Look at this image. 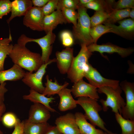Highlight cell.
Segmentation results:
<instances>
[{
    "instance_id": "6da1fadb",
    "label": "cell",
    "mask_w": 134,
    "mask_h": 134,
    "mask_svg": "<svg viewBox=\"0 0 134 134\" xmlns=\"http://www.w3.org/2000/svg\"><path fill=\"white\" fill-rule=\"evenodd\" d=\"M8 55L14 64L30 72L36 71L43 64L40 54L32 52L26 46L17 43L13 45Z\"/></svg>"
},
{
    "instance_id": "7a4b0ae2",
    "label": "cell",
    "mask_w": 134,
    "mask_h": 134,
    "mask_svg": "<svg viewBox=\"0 0 134 134\" xmlns=\"http://www.w3.org/2000/svg\"><path fill=\"white\" fill-rule=\"evenodd\" d=\"M76 102L84 110L86 119L94 126H97L108 134H117L108 130L105 126V123L101 118L99 112L102 110V107L97 102V100L88 97L78 98Z\"/></svg>"
},
{
    "instance_id": "3957f363",
    "label": "cell",
    "mask_w": 134,
    "mask_h": 134,
    "mask_svg": "<svg viewBox=\"0 0 134 134\" xmlns=\"http://www.w3.org/2000/svg\"><path fill=\"white\" fill-rule=\"evenodd\" d=\"M77 55L74 57L70 67L67 73V77L74 83L83 79L89 63V60L92 54L85 44H81Z\"/></svg>"
},
{
    "instance_id": "277c9868",
    "label": "cell",
    "mask_w": 134,
    "mask_h": 134,
    "mask_svg": "<svg viewBox=\"0 0 134 134\" xmlns=\"http://www.w3.org/2000/svg\"><path fill=\"white\" fill-rule=\"evenodd\" d=\"M78 18L77 25L73 27V34L74 38L87 46L93 43L90 34L91 28L90 17L87 12V9L79 5L77 9Z\"/></svg>"
},
{
    "instance_id": "5b68a950",
    "label": "cell",
    "mask_w": 134,
    "mask_h": 134,
    "mask_svg": "<svg viewBox=\"0 0 134 134\" xmlns=\"http://www.w3.org/2000/svg\"><path fill=\"white\" fill-rule=\"evenodd\" d=\"M97 90L98 93H103L106 96V100L101 99L100 100L103 111H107L109 107L115 113L119 112L120 114L126 102L121 96L122 90L120 85L116 88L104 86L98 88Z\"/></svg>"
},
{
    "instance_id": "8992f818",
    "label": "cell",
    "mask_w": 134,
    "mask_h": 134,
    "mask_svg": "<svg viewBox=\"0 0 134 134\" xmlns=\"http://www.w3.org/2000/svg\"><path fill=\"white\" fill-rule=\"evenodd\" d=\"M56 38V35L53 31H50L45 36L37 38H30L25 34H22L18 39L17 43L24 46L30 42H34L37 43L41 49L42 61L43 63H45L50 59L49 57L52 51V45L55 41Z\"/></svg>"
},
{
    "instance_id": "52a82bcc",
    "label": "cell",
    "mask_w": 134,
    "mask_h": 134,
    "mask_svg": "<svg viewBox=\"0 0 134 134\" xmlns=\"http://www.w3.org/2000/svg\"><path fill=\"white\" fill-rule=\"evenodd\" d=\"M56 61V58L50 59L47 63H43L35 73L29 71L26 72L22 79V81L31 89L42 94L45 88L42 83V79L46 73V69L48 65L55 62Z\"/></svg>"
},
{
    "instance_id": "ba28073f",
    "label": "cell",
    "mask_w": 134,
    "mask_h": 134,
    "mask_svg": "<svg viewBox=\"0 0 134 134\" xmlns=\"http://www.w3.org/2000/svg\"><path fill=\"white\" fill-rule=\"evenodd\" d=\"M120 86L125 94L126 99L120 114L126 119L134 120V83L124 80L120 83Z\"/></svg>"
},
{
    "instance_id": "9c48e42d",
    "label": "cell",
    "mask_w": 134,
    "mask_h": 134,
    "mask_svg": "<svg viewBox=\"0 0 134 134\" xmlns=\"http://www.w3.org/2000/svg\"><path fill=\"white\" fill-rule=\"evenodd\" d=\"M84 77L88 80L89 83L97 88L104 86L116 88L119 85V81L104 77L90 64Z\"/></svg>"
},
{
    "instance_id": "30bf717a",
    "label": "cell",
    "mask_w": 134,
    "mask_h": 134,
    "mask_svg": "<svg viewBox=\"0 0 134 134\" xmlns=\"http://www.w3.org/2000/svg\"><path fill=\"white\" fill-rule=\"evenodd\" d=\"M44 16L41 7L33 6L24 16L23 24L32 30L38 31H43Z\"/></svg>"
},
{
    "instance_id": "8fae6325",
    "label": "cell",
    "mask_w": 134,
    "mask_h": 134,
    "mask_svg": "<svg viewBox=\"0 0 134 134\" xmlns=\"http://www.w3.org/2000/svg\"><path fill=\"white\" fill-rule=\"evenodd\" d=\"M56 126L62 134H80L74 114L68 112L57 117Z\"/></svg>"
},
{
    "instance_id": "7c38bea8",
    "label": "cell",
    "mask_w": 134,
    "mask_h": 134,
    "mask_svg": "<svg viewBox=\"0 0 134 134\" xmlns=\"http://www.w3.org/2000/svg\"><path fill=\"white\" fill-rule=\"evenodd\" d=\"M87 47L89 51L91 52H98L101 55L104 53L110 54L117 53L122 58L129 56L134 51L133 48H125L110 43L101 45L92 43L87 46Z\"/></svg>"
},
{
    "instance_id": "4fadbf2b",
    "label": "cell",
    "mask_w": 134,
    "mask_h": 134,
    "mask_svg": "<svg viewBox=\"0 0 134 134\" xmlns=\"http://www.w3.org/2000/svg\"><path fill=\"white\" fill-rule=\"evenodd\" d=\"M70 89L75 98L88 97L97 100L100 98L97 88L83 79L74 83Z\"/></svg>"
},
{
    "instance_id": "5bb4252c",
    "label": "cell",
    "mask_w": 134,
    "mask_h": 134,
    "mask_svg": "<svg viewBox=\"0 0 134 134\" xmlns=\"http://www.w3.org/2000/svg\"><path fill=\"white\" fill-rule=\"evenodd\" d=\"M50 112L44 105L34 103L30 107L27 120L30 122L34 123L47 122L50 117Z\"/></svg>"
},
{
    "instance_id": "9a60e30c",
    "label": "cell",
    "mask_w": 134,
    "mask_h": 134,
    "mask_svg": "<svg viewBox=\"0 0 134 134\" xmlns=\"http://www.w3.org/2000/svg\"><path fill=\"white\" fill-rule=\"evenodd\" d=\"M73 52V48L70 47H67L61 51L56 52V62L61 74L67 73L68 71L74 57Z\"/></svg>"
},
{
    "instance_id": "2e32d148",
    "label": "cell",
    "mask_w": 134,
    "mask_h": 134,
    "mask_svg": "<svg viewBox=\"0 0 134 134\" xmlns=\"http://www.w3.org/2000/svg\"><path fill=\"white\" fill-rule=\"evenodd\" d=\"M119 24L104 23L112 28L111 33L126 38L131 39L134 37V20L131 18L124 19L117 22Z\"/></svg>"
},
{
    "instance_id": "e0dca14e",
    "label": "cell",
    "mask_w": 134,
    "mask_h": 134,
    "mask_svg": "<svg viewBox=\"0 0 134 134\" xmlns=\"http://www.w3.org/2000/svg\"><path fill=\"white\" fill-rule=\"evenodd\" d=\"M67 23L61 11L57 10L49 15L44 16L43 20V31L47 34L50 31H53L59 24Z\"/></svg>"
},
{
    "instance_id": "ac0fdd59",
    "label": "cell",
    "mask_w": 134,
    "mask_h": 134,
    "mask_svg": "<svg viewBox=\"0 0 134 134\" xmlns=\"http://www.w3.org/2000/svg\"><path fill=\"white\" fill-rule=\"evenodd\" d=\"M11 15L6 21L8 24L14 18L25 16L33 6L31 0H14L11 2Z\"/></svg>"
},
{
    "instance_id": "d6986e66",
    "label": "cell",
    "mask_w": 134,
    "mask_h": 134,
    "mask_svg": "<svg viewBox=\"0 0 134 134\" xmlns=\"http://www.w3.org/2000/svg\"><path fill=\"white\" fill-rule=\"evenodd\" d=\"M74 115L80 134H104L103 130L96 128L95 126L89 123L82 113L77 112Z\"/></svg>"
},
{
    "instance_id": "ffe728a7",
    "label": "cell",
    "mask_w": 134,
    "mask_h": 134,
    "mask_svg": "<svg viewBox=\"0 0 134 134\" xmlns=\"http://www.w3.org/2000/svg\"><path fill=\"white\" fill-rule=\"evenodd\" d=\"M71 93V89L66 88L62 90L58 94L60 98L58 108L60 111H65L76 107V100L73 99Z\"/></svg>"
},
{
    "instance_id": "44dd1931",
    "label": "cell",
    "mask_w": 134,
    "mask_h": 134,
    "mask_svg": "<svg viewBox=\"0 0 134 134\" xmlns=\"http://www.w3.org/2000/svg\"><path fill=\"white\" fill-rule=\"evenodd\" d=\"M23 99L29 100L34 103H37L44 105L50 111L55 112L56 111L50 105L55 100V98L52 97H47L42 94L31 89L29 91V94L23 96Z\"/></svg>"
},
{
    "instance_id": "7402d4cb",
    "label": "cell",
    "mask_w": 134,
    "mask_h": 134,
    "mask_svg": "<svg viewBox=\"0 0 134 134\" xmlns=\"http://www.w3.org/2000/svg\"><path fill=\"white\" fill-rule=\"evenodd\" d=\"M26 72L18 66L14 64L10 68L0 71V83L5 81H15L22 79Z\"/></svg>"
},
{
    "instance_id": "603a6c76",
    "label": "cell",
    "mask_w": 134,
    "mask_h": 134,
    "mask_svg": "<svg viewBox=\"0 0 134 134\" xmlns=\"http://www.w3.org/2000/svg\"><path fill=\"white\" fill-rule=\"evenodd\" d=\"M114 0H93L85 5L82 6L86 8L94 10L96 11H104L109 13L112 12Z\"/></svg>"
},
{
    "instance_id": "cb8c5ba5",
    "label": "cell",
    "mask_w": 134,
    "mask_h": 134,
    "mask_svg": "<svg viewBox=\"0 0 134 134\" xmlns=\"http://www.w3.org/2000/svg\"><path fill=\"white\" fill-rule=\"evenodd\" d=\"M46 79L45 87L42 94L45 96H47V97L55 94H58L62 90L66 88L69 85V83L67 82H65L63 84L60 85L56 79H55L54 82H53L49 79L48 75H46Z\"/></svg>"
},
{
    "instance_id": "d4e9b609",
    "label": "cell",
    "mask_w": 134,
    "mask_h": 134,
    "mask_svg": "<svg viewBox=\"0 0 134 134\" xmlns=\"http://www.w3.org/2000/svg\"><path fill=\"white\" fill-rule=\"evenodd\" d=\"M47 122L34 123L24 120V134H44L50 127Z\"/></svg>"
},
{
    "instance_id": "484cf974",
    "label": "cell",
    "mask_w": 134,
    "mask_h": 134,
    "mask_svg": "<svg viewBox=\"0 0 134 134\" xmlns=\"http://www.w3.org/2000/svg\"><path fill=\"white\" fill-rule=\"evenodd\" d=\"M12 41L10 33L8 38H0V71L4 70L5 59L9 54L13 46V45L10 43Z\"/></svg>"
},
{
    "instance_id": "4316f807",
    "label": "cell",
    "mask_w": 134,
    "mask_h": 134,
    "mask_svg": "<svg viewBox=\"0 0 134 134\" xmlns=\"http://www.w3.org/2000/svg\"><path fill=\"white\" fill-rule=\"evenodd\" d=\"M115 116L121 128V134H134V120L124 118L119 112L115 113Z\"/></svg>"
},
{
    "instance_id": "83f0119b",
    "label": "cell",
    "mask_w": 134,
    "mask_h": 134,
    "mask_svg": "<svg viewBox=\"0 0 134 134\" xmlns=\"http://www.w3.org/2000/svg\"><path fill=\"white\" fill-rule=\"evenodd\" d=\"M131 9L114 10L109 13V18L103 23L114 24L116 22L129 17Z\"/></svg>"
},
{
    "instance_id": "f1b7e54d",
    "label": "cell",
    "mask_w": 134,
    "mask_h": 134,
    "mask_svg": "<svg viewBox=\"0 0 134 134\" xmlns=\"http://www.w3.org/2000/svg\"><path fill=\"white\" fill-rule=\"evenodd\" d=\"M111 27L101 24L91 27L90 34L93 40V43L96 44L98 39L103 34L111 33Z\"/></svg>"
},
{
    "instance_id": "f546056e",
    "label": "cell",
    "mask_w": 134,
    "mask_h": 134,
    "mask_svg": "<svg viewBox=\"0 0 134 134\" xmlns=\"http://www.w3.org/2000/svg\"><path fill=\"white\" fill-rule=\"evenodd\" d=\"M109 13L102 11H96L90 17L91 27L103 23L109 18Z\"/></svg>"
},
{
    "instance_id": "4dcf8cb0",
    "label": "cell",
    "mask_w": 134,
    "mask_h": 134,
    "mask_svg": "<svg viewBox=\"0 0 134 134\" xmlns=\"http://www.w3.org/2000/svg\"><path fill=\"white\" fill-rule=\"evenodd\" d=\"M62 14L68 23H71L73 27L77 25L78 18L77 12L71 9H64L61 10Z\"/></svg>"
},
{
    "instance_id": "1f68e13d",
    "label": "cell",
    "mask_w": 134,
    "mask_h": 134,
    "mask_svg": "<svg viewBox=\"0 0 134 134\" xmlns=\"http://www.w3.org/2000/svg\"><path fill=\"white\" fill-rule=\"evenodd\" d=\"M79 5L78 0H58L57 10H62L64 9H77Z\"/></svg>"
},
{
    "instance_id": "d6a6232c",
    "label": "cell",
    "mask_w": 134,
    "mask_h": 134,
    "mask_svg": "<svg viewBox=\"0 0 134 134\" xmlns=\"http://www.w3.org/2000/svg\"><path fill=\"white\" fill-rule=\"evenodd\" d=\"M112 8L113 9L115 10L134 8V0H119L117 2H114Z\"/></svg>"
},
{
    "instance_id": "836d02e7",
    "label": "cell",
    "mask_w": 134,
    "mask_h": 134,
    "mask_svg": "<svg viewBox=\"0 0 134 134\" xmlns=\"http://www.w3.org/2000/svg\"><path fill=\"white\" fill-rule=\"evenodd\" d=\"M62 44L67 47H70L74 43V39L71 33L68 31L61 32L60 35Z\"/></svg>"
},
{
    "instance_id": "e575fe53",
    "label": "cell",
    "mask_w": 134,
    "mask_h": 134,
    "mask_svg": "<svg viewBox=\"0 0 134 134\" xmlns=\"http://www.w3.org/2000/svg\"><path fill=\"white\" fill-rule=\"evenodd\" d=\"M58 0H49L47 3L41 7L44 16L49 15L57 9Z\"/></svg>"
},
{
    "instance_id": "d590c367",
    "label": "cell",
    "mask_w": 134,
    "mask_h": 134,
    "mask_svg": "<svg viewBox=\"0 0 134 134\" xmlns=\"http://www.w3.org/2000/svg\"><path fill=\"white\" fill-rule=\"evenodd\" d=\"M18 118L13 113L9 112L5 114L2 118L3 124L8 127L14 126L16 124Z\"/></svg>"
},
{
    "instance_id": "8d00e7d4",
    "label": "cell",
    "mask_w": 134,
    "mask_h": 134,
    "mask_svg": "<svg viewBox=\"0 0 134 134\" xmlns=\"http://www.w3.org/2000/svg\"><path fill=\"white\" fill-rule=\"evenodd\" d=\"M11 2L9 0H3L0 6V19L11 12Z\"/></svg>"
},
{
    "instance_id": "74e56055",
    "label": "cell",
    "mask_w": 134,
    "mask_h": 134,
    "mask_svg": "<svg viewBox=\"0 0 134 134\" xmlns=\"http://www.w3.org/2000/svg\"><path fill=\"white\" fill-rule=\"evenodd\" d=\"M14 127V130L11 134H23L24 133V120L21 121L18 118L17 123Z\"/></svg>"
},
{
    "instance_id": "f35d334b",
    "label": "cell",
    "mask_w": 134,
    "mask_h": 134,
    "mask_svg": "<svg viewBox=\"0 0 134 134\" xmlns=\"http://www.w3.org/2000/svg\"><path fill=\"white\" fill-rule=\"evenodd\" d=\"M6 84L5 82L0 83V106L4 104V95L8 91Z\"/></svg>"
},
{
    "instance_id": "ab89813d",
    "label": "cell",
    "mask_w": 134,
    "mask_h": 134,
    "mask_svg": "<svg viewBox=\"0 0 134 134\" xmlns=\"http://www.w3.org/2000/svg\"><path fill=\"white\" fill-rule=\"evenodd\" d=\"M49 0H32L33 5L34 6L42 7L45 5Z\"/></svg>"
},
{
    "instance_id": "60d3db41",
    "label": "cell",
    "mask_w": 134,
    "mask_h": 134,
    "mask_svg": "<svg viewBox=\"0 0 134 134\" xmlns=\"http://www.w3.org/2000/svg\"><path fill=\"white\" fill-rule=\"evenodd\" d=\"M44 134H62L55 126H51Z\"/></svg>"
},
{
    "instance_id": "b9f144b4",
    "label": "cell",
    "mask_w": 134,
    "mask_h": 134,
    "mask_svg": "<svg viewBox=\"0 0 134 134\" xmlns=\"http://www.w3.org/2000/svg\"><path fill=\"white\" fill-rule=\"evenodd\" d=\"M5 106L4 103L0 106V119L3 114L5 111ZM0 134H3L0 131Z\"/></svg>"
},
{
    "instance_id": "7bdbcfd3",
    "label": "cell",
    "mask_w": 134,
    "mask_h": 134,
    "mask_svg": "<svg viewBox=\"0 0 134 134\" xmlns=\"http://www.w3.org/2000/svg\"><path fill=\"white\" fill-rule=\"evenodd\" d=\"M93 0H78L79 5L83 6Z\"/></svg>"
},
{
    "instance_id": "ee69618b",
    "label": "cell",
    "mask_w": 134,
    "mask_h": 134,
    "mask_svg": "<svg viewBox=\"0 0 134 134\" xmlns=\"http://www.w3.org/2000/svg\"><path fill=\"white\" fill-rule=\"evenodd\" d=\"M129 17L132 20H134V8L131 9L129 12Z\"/></svg>"
},
{
    "instance_id": "f6af8a7d",
    "label": "cell",
    "mask_w": 134,
    "mask_h": 134,
    "mask_svg": "<svg viewBox=\"0 0 134 134\" xmlns=\"http://www.w3.org/2000/svg\"><path fill=\"white\" fill-rule=\"evenodd\" d=\"M3 0H0V6L2 3Z\"/></svg>"
},
{
    "instance_id": "bcb514c9",
    "label": "cell",
    "mask_w": 134,
    "mask_h": 134,
    "mask_svg": "<svg viewBox=\"0 0 134 134\" xmlns=\"http://www.w3.org/2000/svg\"><path fill=\"white\" fill-rule=\"evenodd\" d=\"M104 134H108L106 132H104Z\"/></svg>"
},
{
    "instance_id": "7dc6e473",
    "label": "cell",
    "mask_w": 134,
    "mask_h": 134,
    "mask_svg": "<svg viewBox=\"0 0 134 134\" xmlns=\"http://www.w3.org/2000/svg\"></svg>"
}]
</instances>
